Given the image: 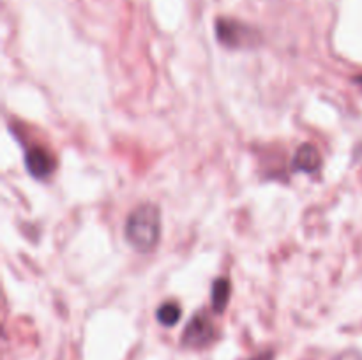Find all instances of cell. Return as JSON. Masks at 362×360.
Segmentation results:
<instances>
[{
  "instance_id": "obj_4",
  "label": "cell",
  "mask_w": 362,
  "mask_h": 360,
  "mask_svg": "<svg viewBox=\"0 0 362 360\" xmlns=\"http://www.w3.org/2000/svg\"><path fill=\"white\" fill-rule=\"evenodd\" d=\"M25 166L34 179H48L55 172L57 161L52 152L42 147H30L25 154Z\"/></svg>"
},
{
  "instance_id": "obj_6",
  "label": "cell",
  "mask_w": 362,
  "mask_h": 360,
  "mask_svg": "<svg viewBox=\"0 0 362 360\" xmlns=\"http://www.w3.org/2000/svg\"><path fill=\"white\" fill-rule=\"evenodd\" d=\"M230 281L226 277H219L216 279L214 284H212V293H211V300H212V309L216 313H223L228 306L230 300Z\"/></svg>"
},
{
  "instance_id": "obj_2",
  "label": "cell",
  "mask_w": 362,
  "mask_h": 360,
  "mask_svg": "<svg viewBox=\"0 0 362 360\" xmlns=\"http://www.w3.org/2000/svg\"><path fill=\"white\" fill-rule=\"evenodd\" d=\"M216 34H218L219 42L228 48H246V46H253L257 42V32L253 28L240 21L228 20V18L218 21Z\"/></svg>"
},
{
  "instance_id": "obj_7",
  "label": "cell",
  "mask_w": 362,
  "mask_h": 360,
  "mask_svg": "<svg viewBox=\"0 0 362 360\" xmlns=\"http://www.w3.org/2000/svg\"><path fill=\"white\" fill-rule=\"evenodd\" d=\"M158 321L165 327H173V325L179 323L180 316H182V311H180V306L177 302H165L159 306L158 313Z\"/></svg>"
},
{
  "instance_id": "obj_5",
  "label": "cell",
  "mask_w": 362,
  "mask_h": 360,
  "mask_svg": "<svg viewBox=\"0 0 362 360\" xmlns=\"http://www.w3.org/2000/svg\"><path fill=\"white\" fill-rule=\"evenodd\" d=\"M293 169L303 173H313L320 169L322 166V155L318 148L311 143H304L297 148L296 155L292 161Z\"/></svg>"
},
{
  "instance_id": "obj_8",
  "label": "cell",
  "mask_w": 362,
  "mask_h": 360,
  "mask_svg": "<svg viewBox=\"0 0 362 360\" xmlns=\"http://www.w3.org/2000/svg\"><path fill=\"white\" fill-rule=\"evenodd\" d=\"M356 81H357V83H361V85H362V76H359V78H356Z\"/></svg>"
},
{
  "instance_id": "obj_3",
  "label": "cell",
  "mask_w": 362,
  "mask_h": 360,
  "mask_svg": "<svg viewBox=\"0 0 362 360\" xmlns=\"http://www.w3.org/2000/svg\"><path fill=\"white\" fill-rule=\"evenodd\" d=\"M214 325L205 313H198L191 318L186 330L182 334V344L186 346H204L212 341Z\"/></svg>"
},
{
  "instance_id": "obj_1",
  "label": "cell",
  "mask_w": 362,
  "mask_h": 360,
  "mask_svg": "<svg viewBox=\"0 0 362 360\" xmlns=\"http://www.w3.org/2000/svg\"><path fill=\"white\" fill-rule=\"evenodd\" d=\"M126 240L140 253L154 249L161 236V212L154 203H141L126 219Z\"/></svg>"
}]
</instances>
